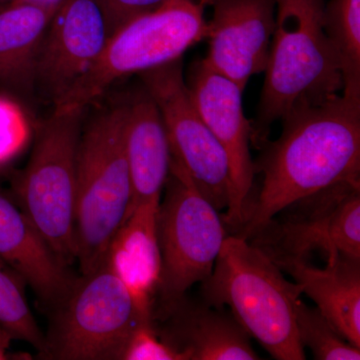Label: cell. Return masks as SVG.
I'll list each match as a JSON object with an SVG mask.
<instances>
[{"instance_id":"obj_19","label":"cell","mask_w":360,"mask_h":360,"mask_svg":"<svg viewBox=\"0 0 360 360\" xmlns=\"http://www.w3.org/2000/svg\"><path fill=\"white\" fill-rule=\"evenodd\" d=\"M52 14L28 4L0 9V90L14 98L32 96L37 56Z\"/></svg>"},{"instance_id":"obj_23","label":"cell","mask_w":360,"mask_h":360,"mask_svg":"<svg viewBox=\"0 0 360 360\" xmlns=\"http://www.w3.org/2000/svg\"><path fill=\"white\" fill-rule=\"evenodd\" d=\"M30 137L27 117L18 99L0 94V172L22 153Z\"/></svg>"},{"instance_id":"obj_11","label":"cell","mask_w":360,"mask_h":360,"mask_svg":"<svg viewBox=\"0 0 360 360\" xmlns=\"http://www.w3.org/2000/svg\"><path fill=\"white\" fill-rule=\"evenodd\" d=\"M186 82L196 110L231 163V196L222 219L229 233L236 234L245 224L255 194L251 122L243 112V90L210 68L205 58L191 63Z\"/></svg>"},{"instance_id":"obj_13","label":"cell","mask_w":360,"mask_h":360,"mask_svg":"<svg viewBox=\"0 0 360 360\" xmlns=\"http://www.w3.org/2000/svg\"><path fill=\"white\" fill-rule=\"evenodd\" d=\"M205 61L245 91L264 72L276 30V0H213Z\"/></svg>"},{"instance_id":"obj_8","label":"cell","mask_w":360,"mask_h":360,"mask_svg":"<svg viewBox=\"0 0 360 360\" xmlns=\"http://www.w3.org/2000/svg\"><path fill=\"white\" fill-rule=\"evenodd\" d=\"M158 212L161 276L155 305L179 300L212 272L229 236L222 213L172 158Z\"/></svg>"},{"instance_id":"obj_29","label":"cell","mask_w":360,"mask_h":360,"mask_svg":"<svg viewBox=\"0 0 360 360\" xmlns=\"http://www.w3.org/2000/svg\"><path fill=\"white\" fill-rule=\"evenodd\" d=\"M198 1L200 2L201 6L205 7L207 6H210V4H212V2L213 1V0H198Z\"/></svg>"},{"instance_id":"obj_4","label":"cell","mask_w":360,"mask_h":360,"mask_svg":"<svg viewBox=\"0 0 360 360\" xmlns=\"http://www.w3.org/2000/svg\"><path fill=\"white\" fill-rule=\"evenodd\" d=\"M125 111L124 101L97 113L78 141L75 243L82 274L104 264L111 239L131 205Z\"/></svg>"},{"instance_id":"obj_21","label":"cell","mask_w":360,"mask_h":360,"mask_svg":"<svg viewBox=\"0 0 360 360\" xmlns=\"http://www.w3.org/2000/svg\"><path fill=\"white\" fill-rule=\"evenodd\" d=\"M25 286V281L0 258V326L13 340L25 341L42 356L45 336L28 305Z\"/></svg>"},{"instance_id":"obj_18","label":"cell","mask_w":360,"mask_h":360,"mask_svg":"<svg viewBox=\"0 0 360 360\" xmlns=\"http://www.w3.org/2000/svg\"><path fill=\"white\" fill-rule=\"evenodd\" d=\"M274 262L295 279L340 335L360 348V259L340 257L326 269L297 258Z\"/></svg>"},{"instance_id":"obj_15","label":"cell","mask_w":360,"mask_h":360,"mask_svg":"<svg viewBox=\"0 0 360 360\" xmlns=\"http://www.w3.org/2000/svg\"><path fill=\"white\" fill-rule=\"evenodd\" d=\"M0 258L25 281L51 312L70 291L75 276L63 264L11 194L0 187Z\"/></svg>"},{"instance_id":"obj_22","label":"cell","mask_w":360,"mask_h":360,"mask_svg":"<svg viewBox=\"0 0 360 360\" xmlns=\"http://www.w3.org/2000/svg\"><path fill=\"white\" fill-rule=\"evenodd\" d=\"M295 321L298 340L303 348H309L315 359H360V348L350 345L321 310L309 307L300 298L295 305Z\"/></svg>"},{"instance_id":"obj_2","label":"cell","mask_w":360,"mask_h":360,"mask_svg":"<svg viewBox=\"0 0 360 360\" xmlns=\"http://www.w3.org/2000/svg\"><path fill=\"white\" fill-rule=\"evenodd\" d=\"M324 0H276V22L251 139L259 148L290 111L342 94L340 61L323 23Z\"/></svg>"},{"instance_id":"obj_17","label":"cell","mask_w":360,"mask_h":360,"mask_svg":"<svg viewBox=\"0 0 360 360\" xmlns=\"http://www.w3.org/2000/svg\"><path fill=\"white\" fill-rule=\"evenodd\" d=\"M125 106V151L132 189L129 215L141 203L161 200L172 155L160 111L142 85Z\"/></svg>"},{"instance_id":"obj_5","label":"cell","mask_w":360,"mask_h":360,"mask_svg":"<svg viewBox=\"0 0 360 360\" xmlns=\"http://www.w3.org/2000/svg\"><path fill=\"white\" fill-rule=\"evenodd\" d=\"M207 32L205 6L198 0H167L110 34L96 63L53 111H84L118 80L181 58Z\"/></svg>"},{"instance_id":"obj_20","label":"cell","mask_w":360,"mask_h":360,"mask_svg":"<svg viewBox=\"0 0 360 360\" xmlns=\"http://www.w3.org/2000/svg\"><path fill=\"white\" fill-rule=\"evenodd\" d=\"M323 23L340 61L342 96L360 103V0H330Z\"/></svg>"},{"instance_id":"obj_12","label":"cell","mask_w":360,"mask_h":360,"mask_svg":"<svg viewBox=\"0 0 360 360\" xmlns=\"http://www.w3.org/2000/svg\"><path fill=\"white\" fill-rule=\"evenodd\" d=\"M108 39L96 0H65L40 44L35 87L56 104L96 63Z\"/></svg>"},{"instance_id":"obj_26","label":"cell","mask_w":360,"mask_h":360,"mask_svg":"<svg viewBox=\"0 0 360 360\" xmlns=\"http://www.w3.org/2000/svg\"><path fill=\"white\" fill-rule=\"evenodd\" d=\"M65 0H14L13 4H28L44 9L53 15Z\"/></svg>"},{"instance_id":"obj_9","label":"cell","mask_w":360,"mask_h":360,"mask_svg":"<svg viewBox=\"0 0 360 360\" xmlns=\"http://www.w3.org/2000/svg\"><path fill=\"white\" fill-rule=\"evenodd\" d=\"M250 243L272 260L312 255L360 259V182H340L296 200L274 215Z\"/></svg>"},{"instance_id":"obj_25","label":"cell","mask_w":360,"mask_h":360,"mask_svg":"<svg viewBox=\"0 0 360 360\" xmlns=\"http://www.w3.org/2000/svg\"><path fill=\"white\" fill-rule=\"evenodd\" d=\"M108 26V37L127 21L158 8L167 0H96Z\"/></svg>"},{"instance_id":"obj_7","label":"cell","mask_w":360,"mask_h":360,"mask_svg":"<svg viewBox=\"0 0 360 360\" xmlns=\"http://www.w3.org/2000/svg\"><path fill=\"white\" fill-rule=\"evenodd\" d=\"M84 111L56 112L44 122L30 160L13 179V200L63 264L77 262V153Z\"/></svg>"},{"instance_id":"obj_6","label":"cell","mask_w":360,"mask_h":360,"mask_svg":"<svg viewBox=\"0 0 360 360\" xmlns=\"http://www.w3.org/2000/svg\"><path fill=\"white\" fill-rule=\"evenodd\" d=\"M51 315L44 359L122 360L135 329L153 321L105 262L75 277Z\"/></svg>"},{"instance_id":"obj_3","label":"cell","mask_w":360,"mask_h":360,"mask_svg":"<svg viewBox=\"0 0 360 360\" xmlns=\"http://www.w3.org/2000/svg\"><path fill=\"white\" fill-rule=\"evenodd\" d=\"M201 283L208 304L225 309L248 335L278 360L305 359L298 340L295 305L302 290L290 283L264 251L229 234L210 276Z\"/></svg>"},{"instance_id":"obj_1","label":"cell","mask_w":360,"mask_h":360,"mask_svg":"<svg viewBox=\"0 0 360 360\" xmlns=\"http://www.w3.org/2000/svg\"><path fill=\"white\" fill-rule=\"evenodd\" d=\"M278 139L260 146L253 161L262 175L236 236L250 239L274 215L340 182H360V103L340 96L290 111Z\"/></svg>"},{"instance_id":"obj_24","label":"cell","mask_w":360,"mask_h":360,"mask_svg":"<svg viewBox=\"0 0 360 360\" xmlns=\"http://www.w3.org/2000/svg\"><path fill=\"white\" fill-rule=\"evenodd\" d=\"M122 360H184V357L161 340L153 321H148L141 323L132 333Z\"/></svg>"},{"instance_id":"obj_16","label":"cell","mask_w":360,"mask_h":360,"mask_svg":"<svg viewBox=\"0 0 360 360\" xmlns=\"http://www.w3.org/2000/svg\"><path fill=\"white\" fill-rule=\"evenodd\" d=\"M160 202L146 201L131 210L111 239L104 259L129 291L141 314L149 319H153L161 276Z\"/></svg>"},{"instance_id":"obj_27","label":"cell","mask_w":360,"mask_h":360,"mask_svg":"<svg viewBox=\"0 0 360 360\" xmlns=\"http://www.w3.org/2000/svg\"><path fill=\"white\" fill-rule=\"evenodd\" d=\"M13 340L11 335L0 326V359H6L7 356V350L11 347V342Z\"/></svg>"},{"instance_id":"obj_10","label":"cell","mask_w":360,"mask_h":360,"mask_svg":"<svg viewBox=\"0 0 360 360\" xmlns=\"http://www.w3.org/2000/svg\"><path fill=\"white\" fill-rule=\"evenodd\" d=\"M139 75L160 111L170 155L184 168L206 200L219 212L226 210L231 188V163L194 105L182 59Z\"/></svg>"},{"instance_id":"obj_28","label":"cell","mask_w":360,"mask_h":360,"mask_svg":"<svg viewBox=\"0 0 360 360\" xmlns=\"http://www.w3.org/2000/svg\"><path fill=\"white\" fill-rule=\"evenodd\" d=\"M14 0H0V9L4 8V7L11 6L13 4Z\"/></svg>"},{"instance_id":"obj_14","label":"cell","mask_w":360,"mask_h":360,"mask_svg":"<svg viewBox=\"0 0 360 360\" xmlns=\"http://www.w3.org/2000/svg\"><path fill=\"white\" fill-rule=\"evenodd\" d=\"M153 324L161 340L184 360H257L251 338L233 315L186 295L153 307Z\"/></svg>"}]
</instances>
